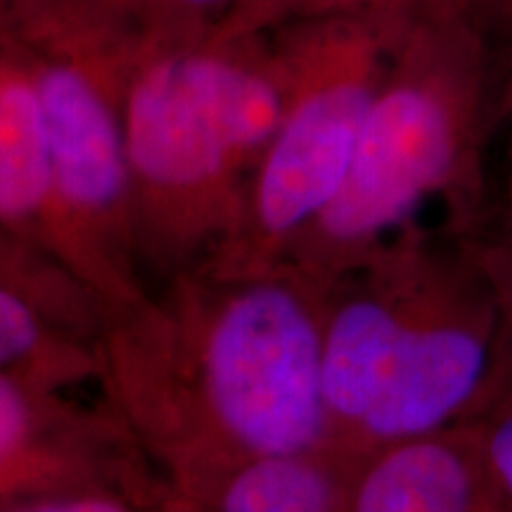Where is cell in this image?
I'll return each instance as SVG.
<instances>
[{"instance_id":"2","label":"cell","mask_w":512,"mask_h":512,"mask_svg":"<svg viewBox=\"0 0 512 512\" xmlns=\"http://www.w3.org/2000/svg\"><path fill=\"white\" fill-rule=\"evenodd\" d=\"M505 347L494 285L456 230H399L328 287V451L351 465L465 425L498 382Z\"/></svg>"},{"instance_id":"11","label":"cell","mask_w":512,"mask_h":512,"mask_svg":"<svg viewBox=\"0 0 512 512\" xmlns=\"http://www.w3.org/2000/svg\"><path fill=\"white\" fill-rule=\"evenodd\" d=\"M0 373L38 377L74 389L95 382V337L10 280L0 278Z\"/></svg>"},{"instance_id":"5","label":"cell","mask_w":512,"mask_h":512,"mask_svg":"<svg viewBox=\"0 0 512 512\" xmlns=\"http://www.w3.org/2000/svg\"><path fill=\"white\" fill-rule=\"evenodd\" d=\"M418 8L349 12L268 31L285 72L283 114L254 169L238 230L204 266L283 264L342 188L394 43Z\"/></svg>"},{"instance_id":"16","label":"cell","mask_w":512,"mask_h":512,"mask_svg":"<svg viewBox=\"0 0 512 512\" xmlns=\"http://www.w3.org/2000/svg\"><path fill=\"white\" fill-rule=\"evenodd\" d=\"M496 494L512 510V351L482 408L465 422Z\"/></svg>"},{"instance_id":"8","label":"cell","mask_w":512,"mask_h":512,"mask_svg":"<svg viewBox=\"0 0 512 512\" xmlns=\"http://www.w3.org/2000/svg\"><path fill=\"white\" fill-rule=\"evenodd\" d=\"M347 512H512L465 425L375 448L349 465Z\"/></svg>"},{"instance_id":"1","label":"cell","mask_w":512,"mask_h":512,"mask_svg":"<svg viewBox=\"0 0 512 512\" xmlns=\"http://www.w3.org/2000/svg\"><path fill=\"white\" fill-rule=\"evenodd\" d=\"M325 299L290 264H202L102 320L95 384L171 491L249 458L328 448Z\"/></svg>"},{"instance_id":"9","label":"cell","mask_w":512,"mask_h":512,"mask_svg":"<svg viewBox=\"0 0 512 512\" xmlns=\"http://www.w3.org/2000/svg\"><path fill=\"white\" fill-rule=\"evenodd\" d=\"M0 223L22 230L74 280V249L53 190L46 117L27 46L0 34Z\"/></svg>"},{"instance_id":"12","label":"cell","mask_w":512,"mask_h":512,"mask_svg":"<svg viewBox=\"0 0 512 512\" xmlns=\"http://www.w3.org/2000/svg\"><path fill=\"white\" fill-rule=\"evenodd\" d=\"M0 34L34 53L79 57L110 76L124 67L110 0H0Z\"/></svg>"},{"instance_id":"10","label":"cell","mask_w":512,"mask_h":512,"mask_svg":"<svg viewBox=\"0 0 512 512\" xmlns=\"http://www.w3.org/2000/svg\"><path fill=\"white\" fill-rule=\"evenodd\" d=\"M349 465L328 448L249 458L190 489L185 512H347Z\"/></svg>"},{"instance_id":"3","label":"cell","mask_w":512,"mask_h":512,"mask_svg":"<svg viewBox=\"0 0 512 512\" xmlns=\"http://www.w3.org/2000/svg\"><path fill=\"white\" fill-rule=\"evenodd\" d=\"M482 15L484 0H432L415 10L384 67L342 188L283 264L330 287L413 226L430 200L448 202L453 230L472 219L486 143L505 117V76Z\"/></svg>"},{"instance_id":"7","label":"cell","mask_w":512,"mask_h":512,"mask_svg":"<svg viewBox=\"0 0 512 512\" xmlns=\"http://www.w3.org/2000/svg\"><path fill=\"white\" fill-rule=\"evenodd\" d=\"M38 377L0 373V489L29 496L114 491L164 508L171 486L105 401Z\"/></svg>"},{"instance_id":"15","label":"cell","mask_w":512,"mask_h":512,"mask_svg":"<svg viewBox=\"0 0 512 512\" xmlns=\"http://www.w3.org/2000/svg\"><path fill=\"white\" fill-rule=\"evenodd\" d=\"M432 0H240L233 12L214 31L216 38H235L268 34L285 24L306 19L349 15V12L384 10V8H418Z\"/></svg>"},{"instance_id":"13","label":"cell","mask_w":512,"mask_h":512,"mask_svg":"<svg viewBox=\"0 0 512 512\" xmlns=\"http://www.w3.org/2000/svg\"><path fill=\"white\" fill-rule=\"evenodd\" d=\"M240 0H110L124 43V67L145 50L207 41Z\"/></svg>"},{"instance_id":"4","label":"cell","mask_w":512,"mask_h":512,"mask_svg":"<svg viewBox=\"0 0 512 512\" xmlns=\"http://www.w3.org/2000/svg\"><path fill=\"white\" fill-rule=\"evenodd\" d=\"M150 283L209 261L245 214L247 190L285 105L271 34L131 57L117 88Z\"/></svg>"},{"instance_id":"14","label":"cell","mask_w":512,"mask_h":512,"mask_svg":"<svg viewBox=\"0 0 512 512\" xmlns=\"http://www.w3.org/2000/svg\"><path fill=\"white\" fill-rule=\"evenodd\" d=\"M456 233L472 249L494 285L505 316L508 354L512 351V150L503 174L494 185L484 183L475 214Z\"/></svg>"},{"instance_id":"17","label":"cell","mask_w":512,"mask_h":512,"mask_svg":"<svg viewBox=\"0 0 512 512\" xmlns=\"http://www.w3.org/2000/svg\"><path fill=\"white\" fill-rule=\"evenodd\" d=\"M512 12V0H510ZM512 114V29H510V53H508V67H505V117Z\"/></svg>"},{"instance_id":"6","label":"cell","mask_w":512,"mask_h":512,"mask_svg":"<svg viewBox=\"0 0 512 512\" xmlns=\"http://www.w3.org/2000/svg\"><path fill=\"white\" fill-rule=\"evenodd\" d=\"M29 53L57 211L74 249V278L105 318L117 316L143 302L152 287L140 259L117 83L79 57Z\"/></svg>"}]
</instances>
